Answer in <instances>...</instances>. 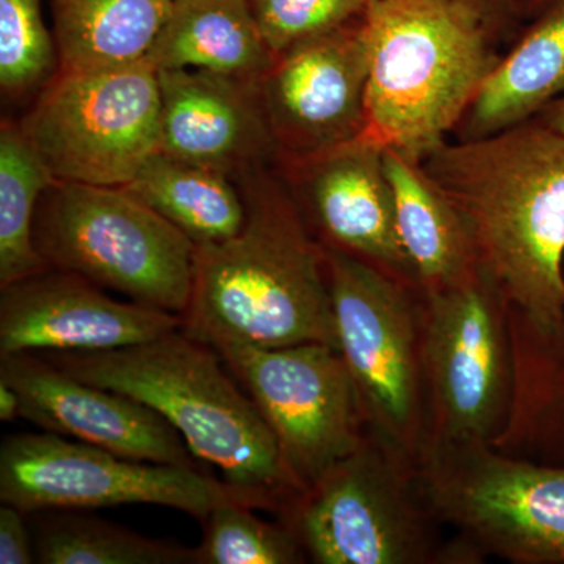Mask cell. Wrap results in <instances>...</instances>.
I'll use <instances>...</instances> for the list:
<instances>
[{
    "instance_id": "cell-1",
    "label": "cell",
    "mask_w": 564,
    "mask_h": 564,
    "mask_svg": "<svg viewBox=\"0 0 564 564\" xmlns=\"http://www.w3.org/2000/svg\"><path fill=\"white\" fill-rule=\"evenodd\" d=\"M423 169L462 214L478 263L534 328L564 323V133L538 118L448 140Z\"/></svg>"
},
{
    "instance_id": "cell-2",
    "label": "cell",
    "mask_w": 564,
    "mask_h": 564,
    "mask_svg": "<svg viewBox=\"0 0 564 564\" xmlns=\"http://www.w3.org/2000/svg\"><path fill=\"white\" fill-rule=\"evenodd\" d=\"M236 181L247 220L231 239L196 247L185 332L209 345L339 350L325 250L291 188L269 166Z\"/></svg>"
},
{
    "instance_id": "cell-3",
    "label": "cell",
    "mask_w": 564,
    "mask_h": 564,
    "mask_svg": "<svg viewBox=\"0 0 564 564\" xmlns=\"http://www.w3.org/2000/svg\"><path fill=\"white\" fill-rule=\"evenodd\" d=\"M63 372L147 404L254 510L285 518L303 496L269 425L221 356L184 326L104 351L40 352Z\"/></svg>"
},
{
    "instance_id": "cell-4",
    "label": "cell",
    "mask_w": 564,
    "mask_h": 564,
    "mask_svg": "<svg viewBox=\"0 0 564 564\" xmlns=\"http://www.w3.org/2000/svg\"><path fill=\"white\" fill-rule=\"evenodd\" d=\"M362 137L425 158L452 139L499 62V41L464 0H373L364 14Z\"/></svg>"
},
{
    "instance_id": "cell-5",
    "label": "cell",
    "mask_w": 564,
    "mask_h": 564,
    "mask_svg": "<svg viewBox=\"0 0 564 564\" xmlns=\"http://www.w3.org/2000/svg\"><path fill=\"white\" fill-rule=\"evenodd\" d=\"M33 240L52 269L163 313L184 317L191 306L196 245L128 188L55 182Z\"/></svg>"
},
{
    "instance_id": "cell-6",
    "label": "cell",
    "mask_w": 564,
    "mask_h": 564,
    "mask_svg": "<svg viewBox=\"0 0 564 564\" xmlns=\"http://www.w3.org/2000/svg\"><path fill=\"white\" fill-rule=\"evenodd\" d=\"M318 564H447L443 522L423 492L419 462L367 430L282 519Z\"/></svg>"
},
{
    "instance_id": "cell-7",
    "label": "cell",
    "mask_w": 564,
    "mask_h": 564,
    "mask_svg": "<svg viewBox=\"0 0 564 564\" xmlns=\"http://www.w3.org/2000/svg\"><path fill=\"white\" fill-rule=\"evenodd\" d=\"M433 513L484 555L564 564V466L491 444L429 437L419 454Z\"/></svg>"
},
{
    "instance_id": "cell-8",
    "label": "cell",
    "mask_w": 564,
    "mask_h": 564,
    "mask_svg": "<svg viewBox=\"0 0 564 564\" xmlns=\"http://www.w3.org/2000/svg\"><path fill=\"white\" fill-rule=\"evenodd\" d=\"M323 250L337 347L367 426L419 458L430 434L421 291L347 252Z\"/></svg>"
},
{
    "instance_id": "cell-9",
    "label": "cell",
    "mask_w": 564,
    "mask_h": 564,
    "mask_svg": "<svg viewBox=\"0 0 564 564\" xmlns=\"http://www.w3.org/2000/svg\"><path fill=\"white\" fill-rule=\"evenodd\" d=\"M429 437L491 444L513 399L510 302L478 263L454 284L421 291Z\"/></svg>"
},
{
    "instance_id": "cell-10",
    "label": "cell",
    "mask_w": 564,
    "mask_h": 564,
    "mask_svg": "<svg viewBox=\"0 0 564 564\" xmlns=\"http://www.w3.org/2000/svg\"><path fill=\"white\" fill-rule=\"evenodd\" d=\"M161 84L147 57L63 70L21 122L55 181L126 187L161 151Z\"/></svg>"
},
{
    "instance_id": "cell-11",
    "label": "cell",
    "mask_w": 564,
    "mask_h": 564,
    "mask_svg": "<svg viewBox=\"0 0 564 564\" xmlns=\"http://www.w3.org/2000/svg\"><path fill=\"white\" fill-rule=\"evenodd\" d=\"M0 500L25 514L159 505L199 522L242 491L198 467L135 462L54 433H20L0 447Z\"/></svg>"
},
{
    "instance_id": "cell-12",
    "label": "cell",
    "mask_w": 564,
    "mask_h": 564,
    "mask_svg": "<svg viewBox=\"0 0 564 564\" xmlns=\"http://www.w3.org/2000/svg\"><path fill=\"white\" fill-rule=\"evenodd\" d=\"M258 408L302 494L366 437L358 389L343 355L326 344L263 348L212 345Z\"/></svg>"
},
{
    "instance_id": "cell-13",
    "label": "cell",
    "mask_w": 564,
    "mask_h": 564,
    "mask_svg": "<svg viewBox=\"0 0 564 564\" xmlns=\"http://www.w3.org/2000/svg\"><path fill=\"white\" fill-rule=\"evenodd\" d=\"M258 91L276 163L359 139L367 121L364 17L274 55Z\"/></svg>"
},
{
    "instance_id": "cell-14",
    "label": "cell",
    "mask_w": 564,
    "mask_h": 564,
    "mask_svg": "<svg viewBox=\"0 0 564 564\" xmlns=\"http://www.w3.org/2000/svg\"><path fill=\"white\" fill-rule=\"evenodd\" d=\"M278 169L322 245L419 289L397 229L383 147L361 135Z\"/></svg>"
},
{
    "instance_id": "cell-15",
    "label": "cell",
    "mask_w": 564,
    "mask_h": 564,
    "mask_svg": "<svg viewBox=\"0 0 564 564\" xmlns=\"http://www.w3.org/2000/svg\"><path fill=\"white\" fill-rule=\"evenodd\" d=\"M182 326L181 315L118 302L95 282L52 267L0 288V356L117 350Z\"/></svg>"
},
{
    "instance_id": "cell-16",
    "label": "cell",
    "mask_w": 564,
    "mask_h": 564,
    "mask_svg": "<svg viewBox=\"0 0 564 564\" xmlns=\"http://www.w3.org/2000/svg\"><path fill=\"white\" fill-rule=\"evenodd\" d=\"M0 380L20 393L21 417L43 432L135 462L198 467L184 437L161 414L70 377L40 352L0 356Z\"/></svg>"
},
{
    "instance_id": "cell-17",
    "label": "cell",
    "mask_w": 564,
    "mask_h": 564,
    "mask_svg": "<svg viewBox=\"0 0 564 564\" xmlns=\"http://www.w3.org/2000/svg\"><path fill=\"white\" fill-rule=\"evenodd\" d=\"M161 152L237 177L278 161L258 82L202 69L159 70Z\"/></svg>"
},
{
    "instance_id": "cell-18",
    "label": "cell",
    "mask_w": 564,
    "mask_h": 564,
    "mask_svg": "<svg viewBox=\"0 0 564 564\" xmlns=\"http://www.w3.org/2000/svg\"><path fill=\"white\" fill-rule=\"evenodd\" d=\"M564 93V0H547L500 55L451 140L481 139L541 113Z\"/></svg>"
},
{
    "instance_id": "cell-19",
    "label": "cell",
    "mask_w": 564,
    "mask_h": 564,
    "mask_svg": "<svg viewBox=\"0 0 564 564\" xmlns=\"http://www.w3.org/2000/svg\"><path fill=\"white\" fill-rule=\"evenodd\" d=\"M397 229L419 289L454 284L478 267L473 237L455 204L423 169L421 159L383 148Z\"/></svg>"
},
{
    "instance_id": "cell-20",
    "label": "cell",
    "mask_w": 564,
    "mask_h": 564,
    "mask_svg": "<svg viewBox=\"0 0 564 564\" xmlns=\"http://www.w3.org/2000/svg\"><path fill=\"white\" fill-rule=\"evenodd\" d=\"M147 58L158 70L202 69L258 82L274 54L248 0H173Z\"/></svg>"
},
{
    "instance_id": "cell-21",
    "label": "cell",
    "mask_w": 564,
    "mask_h": 564,
    "mask_svg": "<svg viewBox=\"0 0 564 564\" xmlns=\"http://www.w3.org/2000/svg\"><path fill=\"white\" fill-rule=\"evenodd\" d=\"M514 383L510 414L492 447L564 466V323L534 328L510 306Z\"/></svg>"
},
{
    "instance_id": "cell-22",
    "label": "cell",
    "mask_w": 564,
    "mask_h": 564,
    "mask_svg": "<svg viewBox=\"0 0 564 564\" xmlns=\"http://www.w3.org/2000/svg\"><path fill=\"white\" fill-rule=\"evenodd\" d=\"M124 188L176 226L196 247L231 239L242 231L247 220L243 195L232 176L161 151Z\"/></svg>"
},
{
    "instance_id": "cell-23",
    "label": "cell",
    "mask_w": 564,
    "mask_h": 564,
    "mask_svg": "<svg viewBox=\"0 0 564 564\" xmlns=\"http://www.w3.org/2000/svg\"><path fill=\"white\" fill-rule=\"evenodd\" d=\"M173 0H51L63 70L104 68L147 57Z\"/></svg>"
},
{
    "instance_id": "cell-24",
    "label": "cell",
    "mask_w": 564,
    "mask_h": 564,
    "mask_svg": "<svg viewBox=\"0 0 564 564\" xmlns=\"http://www.w3.org/2000/svg\"><path fill=\"white\" fill-rule=\"evenodd\" d=\"M22 124L0 128V288L47 269L36 251L33 225L44 193L55 184Z\"/></svg>"
},
{
    "instance_id": "cell-25",
    "label": "cell",
    "mask_w": 564,
    "mask_h": 564,
    "mask_svg": "<svg viewBox=\"0 0 564 564\" xmlns=\"http://www.w3.org/2000/svg\"><path fill=\"white\" fill-rule=\"evenodd\" d=\"M33 549L43 564H199L198 547L155 540L126 527L70 513L43 511Z\"/></svg>"
},
{
    "instance_id": "cell-26",
    "label": "cell",
    "mask_w": 564,
    "mask_h": 564,
    "mask_svg": "<svg viewBox=\"0 0 564 564\" xmlns=\"http://www.w3.org/2000/svg\"><path fill=\"white\" fill-rule=\"evenodd\" d=\"M240 500L215 507L203 522L199 564H300L306 551L295 532L278 521H262Z\"/></svg>"
},
{
    "instance_id": "cell-27",
    "label": "cell",
    "mask_w": 564,
    "mask_h": 564,
    "mask_svg": "<svg viewBox=\"0 0 564 564\" xmlns=\"http://www.w3.org/2000/svg\"><path fill=\"white\" fill-rule=\"evenodd\" d=\"M61 68L41 0H0V85L20 96L46 85Z\"/></svg>"
},
{
    "instance_id": "cell-28",
    "label": "cell",
    "mask_w": 564,
    "mask_h": 564,
    "mask_svg": "<svg viewBox=\"0 0 564 564\" xmlns=\"http://www.w3.org/2000/svg\"><path fill=\"white\" fill-rule=\"evenodd\" d=\"M373 0H248L274 55L358 20Z\"/></svg>"
},
{
    "instance_id": "cell-29",
    "label": "cell",
    "mask_w": 564,
    "mask_h": 564,
    "mask_svg": "<svg viewBox=\"0 0 564 564\" xmlns=\"http://www.w3.org/2000/svg\"><path fill=\"white\" fill-rule=\"evenodd\" d=\"M24 511L13 505L0 508V564H31L36 562L33 540L25 524Z\"/></svg>"
},
{
    "instance_id": "cell-30",
    "label": "cell",
    "mask_w": 564,
    "mask_h": 564,
    "mask_svg": "<svg viewBox=\"0 0 564 564\" xmlns=\"http://www.w3.org/2000/svg\"><path fill=\"white\" fill-rule=\"evenodd\" d=\"M464 2L481 18L499 44L513 41L524 24L516 10L514 0H464Z\"/></svg>"
},
{
    "instance_id": "cell-31",
    "label": "cell",
    "mask_w": 564,
    "mask_h": 564,
    "mask_svg": "<svg viewBox=\"0 0 564 564\" xmlns=\"http://www.w3.org/2000/svg\"><path fill=\"white\" fill-rule=\"evenodd\" d=\"M21 417V399L17 389L0 380V421L13 422Z\"/></svg>"
},
{
    "instance_id": "cell-32",
    "label": "cell",
    "mask_w": 564,
    "mask_h": 564,
    "mask_svg": "<svg viewBox=\"0 0 564 564\" xmlns=\"http://www.w3.org/2000/svg\"><path fill=\"white\" fill-rule=\"evenodd\" d=\"M534 118L554 131L564 133V93Z\"/></svg>"
},
{
    "instance_id": "cell-33",
    "label": "cell",
    "mask_w": 564,
    "mask_h": 564,
    "mask_svg": "<svg viewBox=\"0 0 564 564\" xmlns=\"http://www.w3.org/2000/svg\"><path fill=\"white\" fill-rule=\"evenodd\" d=\"M545 2H547V0H514V6L516 10H518L519 18H521L522 22L525 24V21H529Z\"/></svg>"
}]
</instances>
